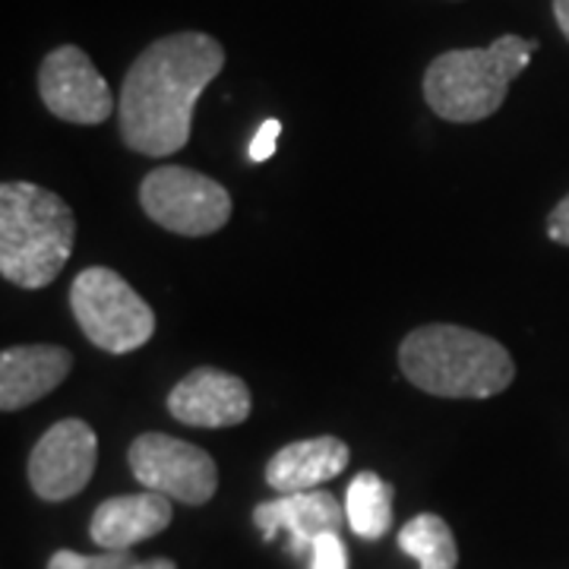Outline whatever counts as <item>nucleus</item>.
I'll return each mask as SVG.
<instances>
[{
    "instance_id": "f257e3e1",
    "label": "nucleus",
    "mask_w": 569,
    "mask_h": 569,
    "mask_svg": "<svg viewBox=\"0 0 569 569\" xmlns=\"http://www.w3.org/2000/svg\"><path fill=\"white\" fill-rule=\"evenodd\" d=\"M222 67L224 48L206 32L152 41L123 77L118 99L123 146L149 159L181 152L190 142L193 108Z\"/></svg>"
},
{
    "instance_id": "f03ea898",
    "label": "nucleus",
    "mask_w": 569,
    "mask_h": 569,
    "mask_svg": "<svg viewBox=\"0 0 569 569\" xmlns=\"http://www.w3.org/2000/svg\"><path fill=\"white\" fill-rule=\"evenodd\" d=\"M408 383L440 399H490L512 387V355L468 326L430 323L411 329L399 346Z\"/></svg>"
},
{
    "instance_id": "7ed1b4c3",
    "label": "nucleus",
    "mask_w": 569,
    "mask_h": 569,
    "mask_svg": "<svg viewBox=\"0 0 569 569\" xmlns=\"http://www.w3.org/2000/svg\"><path fill=\"white\" fill-rule=\"evenodd\" d=\"M77 219L58 193L32 181L0 187V276L26 291L48 288L73 253Z\"/></svg>"
},
{
    "instance_id": "20e7f679",
    "label": "nucleus",
    "mask_w": 569,
    "mask_h": 569,
    "mask_svg": "<svg viewBox=\"0 0 569 569\" xmlns=\"http://www.w3.org/2000/svg\"><path fill=\"white\" fill-rule=\"evenodd\" d=\"M538 48V39L500 36L488 48L443 51L427 67L425 102L449 123L488 121L503 108L509 86L526 73Z\"/></svg>"
},
{
    "instance_id": "39448f33",
    "label": "nucleus",
    "mask_w": 569,
    "mask_h": 569,
    "mask_svg": "<svg viewBox=\"0 0 569 569\" xmlns=\"http://www.w3.org/2000/svg\"><path fill=\"white\" fill-rule=\"evenodd\" d=\"M70 310L82 336L111 355H130L156 336V310L108 266H89L73 279Z\"/></svg>"
},
{
    "instance_id": "423d86ee",
    "label": "nucleus",
    "mask_w": 569,
    "mask_h": 569,
    "mask_svg": "<svg viewBox=\"0 0 569 569\" xmlns=\"http://www.w3.org/2000/svg\"><path fill=\"white\" fill-rule=\"evenodd\" d=\"M140 206L152 222L181 238H206L222 231L234 209L222 183L181 164L149 171L140 183Z\"/></svg>"
},
{
    "instance_id": "0eeeda50",
    "label": "nucleus",
    "mask_w": 569,
    "mask_h": 569,
    "mask_svg": "<svg viewBox=\"0 0 569 569\" xmlns=\"http://www.w3.org/2000/svg\"><path fill=\"white\" fill-rule=\"evenodd\" d=\"M130 471L146 490L187 507H203L219 490V468L206 449L168 433H140L130 443Z\"/></svg>"
},
{
    "instance_id": "6e6552de",
    "label": "nucleus",
    "mask_w": 569,
    "mask_h": 569,
    "mask_svg": "<svg viewBox=\"0 0 569 569\" xmlns=\"http://www.w3.org/2000/svg\"><path fill=\"white\" fill-rule=\"evenodd\" d=\"M39 96L44 108L67 123L96 127L114 114V96L108 82L77 44H61L41 61Z\"/></svg>"
},
{
    "instance_id": "1a4fd4ad",
    "label": "nucleus",
    "mask_w": 569,
    "mask_h": 569,
    "mask_svg": "<svg viewBox=\"0 0 569 569\" xmlns=\"http://www.w3.org/2000/svg\"><path fill=\"white\" fill-rule=\"evenodd\" d=\"M99 459V437L80 418H63L41 433L29 456V485L44 503H61L77 497Z\"/></svg>"
},
{
    "instance_id": "9d476101",
    "label": "nucleus",
    "mask_w": 569,
    "mask_h": 569,
    "mask_svg": "<svg viewBox=\"0 0 569 569\" xmlns=\"http://www.w3.org/2000/svg\"><path fill=\"white\" fill-rule=\"evenodd\" d=\"M250 389L241 377L219 367H197L168 392V411L190 427H238L250 418Z\"/></svg>"
},
{
    "instance_id": "9b49d317",
    "label": "nucleus",
    "mask_w": 569,
    "mask_h": 569,
    "mask_svg": "<svg viewBox=\"0 0 569 569\" xmlns=\"http://www.w3.org/2000/svg\"><path fill=\"white\" fill-rule=\"evenodd\" d=\"M342 503L329 490H305V493H282L253 509V526L260 529L263 541H276L279 535L288 538V550L295 557L310 553L323 535H339L342 529Z\"/></svg>"
},
{
    "instance_id": "f8f14e48",
    "label": "nucleus",
    "mask_w": 569,
    "mask_h": 569,
    "mask_svg": "<svg viewBox=\"0 0 569 569\" xmlns=\"http://www.w3.org/2000/svg\"><path fill=\"white\" fill-rule=\"evenodd\" d=\"M73 355L61 346H13L0 355V408L20 411L61 387Z\"/></svg>"
},
{
    "instance_id": "ddd939ff",
    "label": "nucleus",
    "mask_w": 569,
    "mask_h": 569,
    "mask_svg": "<svg viewBox=\"0 0 569 569\" xmlns=\"http://www.w3.org/2000/svg\"><path fill=\"white\" fill-rule=\"evenodd\" d=\"M171 500L156 490L123 493L99 503L89 522V535L102 550H130L140 541L156 538L171 526Z\"/></svg>"
},
{
    "instance_id": "4468645a",
    "label": "nucleus",
    "mask_w": 569,
    "mask_h": 569,
    "mask_svg": "<svg viewBox=\"0 0 569 569\" xmlns=\"http://www.w3.org/2000/svg\"><path fill=\"white\" fill-rule=\"evenodd\" d=\"M351 449L346 440L323 433L310 440H295L282 447L266 466V485L279 493H305L317 490L323 481L339 478L348 468Z\"/></svg>"
},
{
    "instance_id": "2eb2a0df",
    "label": "nucleus",
    "mask_w": 569,
    "mask_h": 569,
    "mask_svg": "<svg viewBox=\"0 0 569 569\" xmlns=\"http://www.w3.org/2000/svg\"><path fill=\"white\" fill-rule=\"evenodd\" d=\"M392 497L396 490L377 471H361L346 493V519L358 538L377 541L392 529Z\"/></svg>"
},
{
    "instance_id": "dca6fc26",
    "label": "nucleus",
    "mask_w": 569,
    "mask_h": 569,
    "mask_svg": "<svg viewBox=\"0 0 569 569\" xmlns=\"http://www.w3.org/2000/svg\"><path fill=\"white\" fill-rule=\"evenodd\" d=\"M399 548L411 560H418L421 569H456L459 567V545L456 535L447 526V519L421 512L408 519L399 531Z\"/></svg>"
},
{
    "instance_id": "f3484780",
    "label": "nucleus",
    "mask_w": 569,
    "mask_h": 569,
    "mask_svg": "<svg viewBox=\"0 0 569 569\" xmlns=\"http://www.w3.org/2000/svg\"><path fill=\"white\" fill-rule=\"evenodd\" d=\"M140 563L130 550H104V553H77V550H58L48 569H133Z\"/></svg>"
},
{
    "instance_id": "a211bd4d",
    "label": "nucleus",
    "mask_w": 569,
    "mask_h": 569,
    "mask_svg": "<svg viewBox=\"0 0 569 569\" xmlns=\"http://www.w3.org/2000/svg\"><path fill=\"white\" fill-rule=\"evenodd\" d=\"M310 569H348V548L339 535H323L310 550Z\"/></svg>"
},
{
    "instance_id": "6ab92c4d",
    "label": "nucleus",
    "mask_w": 569,
    "mask_h": 569,
    "mask_svg": "<svg viewBox=\"0 0 569 569\" xmlns=\"http://www.w3.org/2000/svg\"><path fill=\"white\" fill-rule=\"evenodd\" d=\"M279 133H282V121L269 118V121L260 123V130L253 133L250 149H247L250 162H266V159H272V152H276V142H279Z\"/></svg>"
},
{
    "instance_id": "aec40b11",
    "label": "nucleus",
    "mask_w": 569,
    "mask_h": 569,
    "mask_svg": "<svg viewBox=\"0 0 569 569\" xmlns=\"http://www.w3.org/2000/svg\"><path fill=\"white\" fill-rule=\"evenodd\" d=\"M548 238L557 244L569 247V193L553 206V212L548 216Z\"/></svg>"
},
{
    "instance_id": "412c9836",
    "label": "nucleus",
    "mask_w": 569,
    "mask_h": 569,
    "mask_svg": "<svg viewBox=\"0 0 569 569\" xmlns=\"http://www.w3.org/2000/svg\"><path fill=\"white\" fill-rule=\"evenodd\" d=\"M553 20L560 26L563 39L569 41V0H553Z\"/></svg>"
},
{
    "instance_id": "4be33fe9",
    "label": "nucleus",
    "mask_w": 569,
    "mask_h": 569,
    "mask_svg": "<svg viewBox=\"0 0 569 569\" xmlns=\"http://www.w3.org/2000/svg\"><path fill=\"white\" fill-rule=\"evenodd\" d=\"M133 569H178V567H174V560H168V557H152V560H140Z\"/></svg>"
}]
</instances>
